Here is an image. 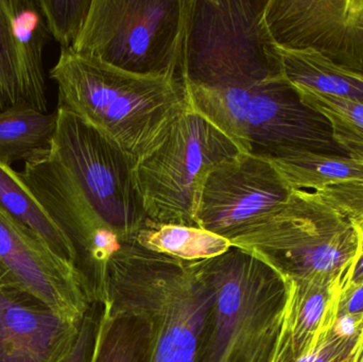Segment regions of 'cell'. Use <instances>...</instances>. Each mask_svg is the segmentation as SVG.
<instances>
[{"label":"cell","instance_id":"1","mask_svg":"<svg viewBox=\"0 0 363 362\" xmlns=\"http://www.w3.org/2000/svg\"><path fill=\"white\" fill-rule=\"evenodd\" d=\"M50 79L65 108L140 161L161 146L188 108L183 82L131 74L61 49Z\"/></svg>","mask_w":363,"mask_h":362},{"label":"cell","instance_id":"2","mask_svg":"<svg viewBox=\"0 0 363 362\" xmlns=\"http://www.w3.org/2000/svg\"><path fill=\"white\" fill-rule=\"evenodd\" d=\"M192 263L208 301L196 362H270L285 312L287 278L236 247Z\"/></svg>","mask_w":363,"mask_h":362},{"label":"cell","instance_id":"3","mask_svg":"<svg viewBox=\"0 0 363 362\" xmlns=\"http://www.w3.org/2000/svg\"><path fill=\"white\" fill-rule=\"evenodd\" d=\"M108 302L149 317V362H196L208 301L192 261L125 242L108 266Z\"/></svg>","mask_w":363,"mask_h":362},{"label":"cell","instance_id":"4","mask_svg":"<svg viewBox=\"0 0 363 362\" xmlns=\"http://www.w3.org/2000/svg\"><path fill=\"white\" fill-rule=\"evenodd\" d=\"M268 0H187L182 81L241 89L283 77L267 27Z\"/></svg>","mask_w":363,"mask_h":362},{"label":"cell","instance_id":"5","mask_svg":"<svg viewBox=\"0 0 363 362\" xmlns=\"http://www.w3.org/2000/svg\"><path fill=\"white\" fill-rule=\"evenodd\" d=\"M184 87L188 106L215 123L243 153L274 157L309 150L347 155L328 119L305 103L284 76L241 89Z\"/></svg>","mask_w":363,"mask_h":362},{"label":"cell","instance_id":"6","mask_svg":"<svg viewBox=\"0 0 363 362\" xmlns=\"http://www.w3.org/2000/svg\"><path fill=\"white\" fill-rule=\"evenodd\" d=\"M291 280H345L358 253L353 223L322 196L294 189L274 216L230 240Z\"/></svg>","mask_w":363,"mask_h":362},{"label":"cell","instance_id":"7","mask_svg":"<svg viewBox=\"0 0 363 362\" xmlns=\"http://www.w3.org/2000/svg\"><path fill=\"white\" fill-rule=\"evenodd\" d=\"M186 11L187 0H93L69 50L131 74L182 81Z\"/></svg>","mask_w":363,"mask_h":362},{"label":"cell","instance_id":"8","mask_svg":"<svg viewBox=\"0 0 363 362\" xmlns=\"http://www.w3.org/2000/svg\"><path fill=\"white\" fill-rule=\"evenodd\" d=\"M241 153L234 140L188 106L161 146L136 164L147 222L199 227L196 212L207 176Z\"/></svg>","mask_w":363,"mask_h":362},{"label":"cell","instance_id":"9","mask_svg":"<svg viewBox=\"0 0 363 362\" xmlns=\"http://www.w3.org/2000/svg\"><path fill=\"white\" fill-rule=\"evenodd\" d=\"M50 152L100 218L125 242L146 225L135 178L138 159L78 115L57 108Z\"/></svg>","mask_w":363,"mask_h":362},{"label":"cell","instance_id":"10","mask_svg":"<svg viewBox=\"0 0 363 362\" xmlns=\"http://www.w3.org/2000/svg\"><path fill=\"white\" fill-rule=\"evenodd\" d=\"M19 176L72 246L91 304H106L108 266L123 240L91 208L50 149L26 162Z\"/></svg>","mask_w":363,"mask_h":362},{"label":"cell","instance_id":"11","mask_svg":"<svg viewBox=\"0 0 363 362\" xmlns=\"http://www.w3.org/2000/svg\"><path fill=\"white\" fill-rule=\"evenodd\" d=\"M294 191L268 159L241 153L207 176L196 223L230 242L274 216Z\"/></svg>","mask_w":363,"mask_h":362},{"label":"cell","instance_id":"12","mask_svg":"<svg viewBox=\"0 0 363 362\" xmlns=\"http://www.w3.org/2000/svg\"><path fill=\"white\" fill-rule=\"evenodd\" d=\"M264 17L275 46L363 74V0H268Z\"/></svg>","mask_w":363,"mask_h":362},{"label":"cell","instance_id":"13","mask_svg":"<svg viewBox=\"0 0 363 362\" xmlns=\"http://www.w3.org/2000/svg\"><path fill=\"white\" fill-rule=\"evenodd\" d=\"M0 288L27 291L76 321L82 320L91 305L74 268L1 208Z\"/></svg>","mask_w":363,"mask_h":362},{"label":"cell","instance_id":"14","mask_svg":"<svg viewBox=\"0 0 363 362\" xmlns=\"http://www.w3.org/2000/svg\"><path fill=\"white\" fill-rule=\"evenodd\" d=\"M51 38L38 0H0V113L16 106L47 113L44 50Z\"/></svg>","mask_w":363,"mask_h":362},{"label":"cell","instance_id":"15","mask_svg":"<svg viewBox=\"0 0 363 362\" xmlns=\"http://www.w3.org/2000/svg\"><path fill=\"white\" fill-rule=\"evenodd\" d=\"M81 321L27 291L0 288V362H61L74 346Z\"/></svg>","mask_w":363,"mask_h":362},{"label":"cell","instance_id":"16","mask_svg":"<svg viewBox=\"0 0 363 362\" xmlns=\"http://www.w3.org/2000/svg\"><path fill=\"white\" fill-rule=\"evenodd\" d=\"M270 362H296L318 346L339 318L342 281L291 280Z\"/></svg>","mask_w":363,"mask_h":362},{"label":"cell","instance_id":"17","mask_svg":"<svg viewBox=\"0 0 363 362\" xmlns=\"http://www.w3.org/2000/svg\"><path fill=\"white\" fill-rule=\"evenodd\" d=\"M152 323L144 312L118 304H102L91 362H149Z\"/></svg>","mask_w":363,"mask_h":362},{"label":"cell","instance_id":"18","mask_svg":"<svg viewBox=\"0 0 363 362\" xmlns=\"http://www.w3.org/2000/svg\"><path fill=\"white\" fill-rule=\"evenodd\" d=\"M283 76L294 86L363 103V74L341 67L313 51L275 46Z\"/></svg>","mask_w":363,"mask_h":362},{"label":"cell","instance_id":"19","mask_svg":"<svg viewBox=\"0 0 363 362\" xmlns=\"http://www.w3.org/2000/svg\"><path fill=\"white\" fill-rule=\"evenodd\" d=\"M264 159L298 191L318 193L345 183L363 182V162L347 155L291 150Z\"/></svg>","mask_w":363,"mask_h":362},{"label":"cell","instance_id":"20","mask_svg":"<svg viewBox=\"0 0 363 362\" xmlns=\"http://www.w3.org/2000/svg\"><path fill=\"white\" fill-rule=\"evenodd\" d=\"M0 208L34 234L51 253L76 270V256L65 236L33 197L19 172L0 159ZM77 271V270H76Z\"/></svg>","mask_w":363,"mask_h":362},{"label":"cell","instance_id":"21","mask_svg":"<svg viewBox=\"0 0 363 362\" xmlns=\"http://www.w3.org/2000/svg\"><path fill=\"white\" fill-rule=\"evenodd\" d=\"M57 125V111L43 113L16 106L0 113V159L9 165L49 150Z\"/></svg>","mask_w":363,"mask_h":362},{"label":"cell","instance_id":"22","mask_svg":"<svg viewBox=\"0 0 363 362\" xmlns=\"http://www.w3.org/2000/svg\"><path fill=\"white\" fill-rule=\"evenodd\" d=\"M135 242L153 252L185 261L213 259L233 247L230 240L201 227L149 222L138 232Z\"/></svg>","mask_w":363,"mask_h":362},{"label":"cell","instance_id":"23","mask_svg":"<svg viewBox=\"0 0 363 362\" xmlns=\"http://www.w3.org/2000/svg\"><path fill=\"white\" fill-rule=\"evenodd\" d=\"M305 103L323 115L347 157L363 162V103L294 86Z\"/></svg>","mask_w":363,"mask_h":362},{"label":"cell","instance_id":"24","mask_svg":"<svg viewBox=\"0 0 363 362\" xmlns=\"http://www.w3.org/2000/svg\"><path fill=\"white\" fill-rule=\"evenodd\" d=\"M93 0H38L47 28L61 49H72L82 32Z\"/></svg>","mask_w":363,"mask_h":362},{"label":"cell","instance_id":"25","mask_svg":"<svg viewBox=\"0 0 363 362\" xmlns=\"http://www.w3.org/2000/svg\"><path fill=\"white\" fill-rule=\"evenodd\" d=\"M102 304H91L81 321L78 337L70 352L61 362H91L97 339Z\"/></svg>","mask_w":363,"mask_h":362},{"label":"cell","instance_id":"26","mask_svg":"<svg viewBox=\"0 0 363 362\" xmlns=\"http://www.w3.org/2000/svg\"><path fill=\"white\" fill-rule=\"evenodd\" d=\"M350 220L363 219V182H351L318 191Z\"/></svg>","mask_w":363,"mask_h":362},{"label":"cell","instance_id":"27","mask_svg":"<svg viewBox=\"0 0 363 362\" xmlns=\"http://www.w3.org/2000/svg\"><path fill=\"white\" fill-rule=\"evenodd\" d=\"M340 362H363V318L358 329L355 344Z\"/></svg>","mask_w":363,"mask_h":362}]
</instances>
